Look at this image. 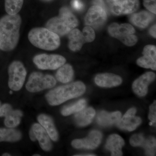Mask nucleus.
<instances>
[{
  "label": "nucleus",
  "mask_w": 156,
  "mask_h": 156,
  "mask_svg": "<svg viewBox=\"0 0 156 156\" xmlns=\"http://www.w3.org/2000/svg\"><path fill=\"white\" fill-rule=\"evenodd\" d=\"M155 77V74L151 72L145 73L140 76L134 81L132 85V89L134 93L140 97L145 96L147 93L149 85Z\"/></svg>",
  "instance_id": "obj_12"
},
{
  "label": "nucleus",
  "mask_w": 156,
  "mask_h": 156,
  "mask_svg": "<svg viewBox=\"0 0 156 156\" xmlns=\"http://www.w3.org/2000/svg\"><path fill=\"white\" fill-rule=\"evenodd\" d=\"M146 150L147 155L154 156L155 154L156 139L154 137L150 136L145 139L142 146Z\"/></svg>",
  "instance_id": "obj_28"
},
{
  "label": "nucleus",
  "mask_w": 156,
  "mask_h": 156,
  "mask_svg": "<svg viewBox=\"0 0 156 156\" xmlns=\"http://www.w3.org/2000/svg\"><path fill=\"white\" fill-rule=\"evenodd\" d=\"M148 118L152 123H156V102L154 101L153 103L150 106L149 114Z\"/></svg>",
  "instance_id": "obj_34"
},
{
  "label": "nucleus",
  "mask_w": 156,
  "mask_h": 156,
  "mask_svg": "<svg viewBox=\"0 0 156 156\" xmlns=\"http://www.w3.org/2000/svg\"><path fill=\"white\" fill-rule=\"evenodd\" d=\"M95 114V110L92 108H84L77 112L75 116V121L78 126H87L92 122Z\"/></svg>",
  "instance_id": "obj_19"
},
{
  "label": "nucleus",
  "mask_w": 156,
  "mask_h": 156,
  "mask_svg": "<svg viewBox=\"0 0 156 156\" xmlns=\"http://www.w3.org/2000/svg\"><path fill=\"white\" fill-rule=\"evenodd\" d=\"M82 33L83 34L86 42L90 43L93 41L95 40V31L91 27L88 26L85 27L83 30Z\"/></svg>",
  "instance_id": "obj_30"
},
{
  "label": "nucleus",
  "mask_w": 156,
  "mask_h": 156,
  "mask_svg": "<svg viewBox=\"0 0 156 156\" xmlns=\"http://www.w3.org/2000/svg\"><path fill=\"white\" fill-rule=\"evenodd\" d=\"M69 48L76 52L80 50L83 45L86 43L82 32L78 29H73L68 34Z\"/></svg>",
  "instance_id": "obj_17"
},
{
  "label": "nucleus",
  "mask_w": 156,
  "mask_h": 156,
  "mask_svg": "<svg viewBox=\"0 0 156 156\" xmlns=\"http://www.w3.org/2000/svg\"><path fill=\"white\" fill-rule=\"evenodd\" d=\"M156 25H154L151 27L150 30L149 32L151 35L154 38H156Z\"/></svg>",
  "instance_id": "obj_38"
},
{
  "label": "nucleus",
  "mask_w": 156,
  "mask_h": 156,
  "mask_svg": "<svg viewBox=\"0 0 156 156\" xmlns=\"http://www.w3.org/2000/svg\"><path fill=\"white\" fill-rule=\"evenodd\" d=\"M124 144L125 141L121 136L118 134H113L108 138L105 148L111 152L112 156H122V149Z\"/></svg>",
  "instance_id": "obj_15"
},
{
  "label": "nucleus",
  "mask_w": 156,
  "mask_h": 156,
  "mask_svg": "<svg viewBox=\"0 0 156 156\" xmlns=\"http://www.w3.org/2000/svg\"><path fill=\"white\" fill-rule=\"evenodd\" d=\"M31 128L42 149L46 151L51 150L52 147V143L50 136L44 128L40 124L37 123L34 124Z\"/></svg>",
  "instance_id": "obj_13"
},
{
  "label": "nucleus",
  "mask_w": 156,
  "mask_h": 156,
  "mask_svg": "<svg viewBox=\"0 0 156 156\" xmlns=\"http://www.w3.org/2000/svg\"><path fill=\"white\" fill-rule=\"evenodd\" d=\"M136 63L140 67L155 70L156 69V60L150 56L144 55L137 59Z\"/></svg>",
  "instance_id": "obj_27"
},
{
  "label": "nucleus",
  "mask_w": 156,
  "mask_h": 156,
  "mask_svg": "<svg viewBox=\"0 0 156 156\" xmlns=\"http://www.w3.org/2000/svg\"><path fill=\"white\" fill-rule=\"evenodd\" d=\"M143 54L150 56L154 59L156 58V48L154 45H147L144 49Z\"/></svg>",
  "instance_id": "obj_32"
},
{
  "label": "nucleus",
  "mask_w": 156,
  "mask_h": 156,
  "mask_svg": "<svg viewBox=\"0 0 156 156\" xmlns=\"http://www.w3.org/2000/svg\"><path fill=\"white\" fill-rule=\"evenodd\" d=\"M106 19L105 9L95 5L91 7L87 12L85 17V23L88 26L98 28L103 25Z\"/></svg>",
  "instance_id": "obj_9"
},
{
  "label": "nucleus",
  "mask_w": 156,
  "mask_h": 156,
  "mask_svg": "<svg viewBox=\"0 0 156 156\" xmlns=\"http://www.w3.org/2000/svg\"><path fill=\"white\" fill-rule=\"evenodd\" d=\"M107 2L113 14L116 15L122 14L121 0H107Z\"/></svg>",
  "instance_id": "obj_29"
},
{
  "label": "nucleus",
  "mask_w": 156,
  "mask_h": 156,
  "mask_svg": "<svg viewBox=\"0 0 156 156\" xmlns=\"http://www.w3.org/2000/svg\"><path fill=\"white\" fill-rule=\"evenodd\" d=\"M40 156L41 155H40V154H34V155L33 156Z\"/></svg>",
  "instance_id": "obj_42"
},
{
  "label": "nucleus",
  "mask_w": 156,
  "mask_h": 156,
  "mask_svg": "<svg viewBox=\"0 0 156 156\" xmlns=\"http://www.w3.org/2000/svg\"><path fill=\"white\" fill-rule=\"evenodd\" d=\"M122 117L120 112L109 113L104 111L101 112L97 117V122L100 126H109L118 122Z\"/></svg>",
  "instance_id": "obj_18"
},
{
  "label": "nucleus",
  "mask_w": 156,
  "mask_h": 156,
  "mask_svg": "<svg viewBox=\"0 0 156 156\" xmlns=\"http://www.w3.org/2000/svg\"><path fill=\"white\" fill-rule=\"evenodd\" d=\"M22 112L19 110L12 109L5 116V124L9 128H14L19 125Z\"/></svg>",
  "instance_id": "obj_23"
},
{
  "label": "nucleus",
  "mask_w": 156,
  "mask_h": 156,
  "mask_svg": "<svg viewBox=\"0 0 156 156\" xmlns=\"http://www.w3.org/2000/svg\"><path fill=\"white\" fill-rule=\"evenodd\" d=\"M38 121L40 125L48 132L50 139L53 141L57 140L58 137V133L51 117L47 115H40L38 117Z\"/></svg>",
  "instance_id": "obj_16"
},
{
  "label": "nucleus",
  "mask_w": 156,
  "mask_h": 156,
  "mask_svg": "<svg viewBox=\"0 0 156 156\" xmlns=\"http://www.w3.org/2000/svg\"><path fill=\"white\" fill-rule=\"evenodd\" d=\"M12 109V106L9 104H5L2 105L0 107V117H5Z\"/></svg>",
  "instance_id": "obj_35"
},
{
  "label": "nucleus",
  "mask_w": 156,
  "mask_h": 156,
  "mask_svg": "<svg viewBox=\"0 0 156 156\" xmlns=\"http://www.w3.org/2000/svg\"><path fill=\"white\" fill-rule=\"evenodd\" d=\"M122 14H131L139 7V0H121Z\"/></svg>",
  "instance_id": "obj_26"
},
{
  "label": "nucleus",
  "mask_w": 156,
  "mask_h": 156,
  "mask_svg": "<svg viewBox=\"0 0 156 156\" xmlns=\"http://www.w3.org/2000/svg\"><path fill=\"white\" fill-rule=\"evenodd\" d=\"M71 5L73 8L77 11H80L83 8V4L80 0H73Z\"/></svg>",
  "instance_id": "obj_36"
},
{
  "label": "nucleus",
  "mask_w": 156,
  "mask_h": 156,
  "mask_svg": "<svg viewBox=\"0 0 156 156\" xmlns=\"http://www.w3.org/2000/svg\"><path fill=\"white\" fill-rule=\"evenodd\" d=\"M73 76L74 71L72 66L69 64H64L59 67L56 75V79L63 83L72 80Z\"/></svg>",
  "instance_id": "obj_21"
},
{
  "label": "nucleus",
  "mask_w": 156,
  "mask_h": 156,
  "mask_svg": "<svg viewBox=\"0 0 156 156\" xmlns=\"http://www.w3.org/2000/svg\"><path fill=\"white\" fill-rule=\"evenodd\" d=\"M95 83L99 87L111 88L119 86L122 80L114 74L103 73L97 75L95 78Z\"/></svg>",
  "instance_id": "obj_14"
},
{
  "label": "nucleus",
  "mask_w": 156,
  "mask_h": 156,
  "mask_svg": "<svg viewBox=\"0 0 156 156\" xmlns=\"http://www.w3.org/2000/svg\"><path fill=\"white\" fill-rule=\"evenodd\" d=\"M93 3L95 5L100 6L105 10V6L103 0H93Z\"/></svg>",
  "instance_id": "obj_37"
},
{
  "label": "nucleus",
  "mask_w": 156,
  "mask_h": 156,
  "mask_svg": "<svg viewBox=\"0 0 156 156\" xmlns=\"http://www.w3.org/2000/svg\"><path fill=\"white\" fill-rule=\"evenodd\" d=\"M145 139L142 134H134L130 138V144L133 147L142 146Z\"/></svg>",
  "instance_id": "obj_31"
},
{
  "label": "nucleus",
  "mask_w": 156,
  "mask_h": 156,
  "mask_svg": "<svg viewBox=\"0 0 156 156\" xmlns=\"http://www.w3.org/2000/svg\"><path fill=\"white\" fill-rule=\"evenodd\" d=\"M2 106V104H1V101H0V107Z\"/></svg>",
  "instance_id": "obj_43"
},
{
  "label": "nucleus",
  "mask_w": 156,
  "mask_h": 156,
  "mask_svg": "<svg viewBox=\"0 0 156 156\" xmlns=\"http://www.w3.org/2000/svg\"><path fill=\"white\" fill-rule=\"evenodd\" d=\"M144 5L150 12L156 14V0H143Z\"/></svg>",
  "instance_id": "obj_33"
},
{
  "label": "nucleus",
  "mask_w": 156,
  "mask_h": 156,
  "mask_svg": "<svg viewBox=\"0 0 156 156\" xmlns=\"http://www.w3.org/2000/svg\"><path fill=\"white\" fill-rule=\"evenodd\" d=\"M2 156H11V155L9 154L5 153V154H3Z\"/></svg>",
  "instance_id": "obj_41"
},
{
  "label": "nucleus",
  "mask_w": 156,
  "mask_h": 156,
  "mask_svg": "<svg viewBox=\"0 0 156 156\" xmlns=\"http://www.w3.org/2000/svg\"><path fill=\"white\" fill-rule=\"evenodd\" d=\"M108 31L111 36L120 40L126 46H134L137 41V37L134 34V29L129 23L119 25L114 23L109 26Z\"/></svg>",
  "instance_id": "obj_5"
},
{
  "label": "nucleus",
  "mask_w": 156,
  "mask_h": 156,
  "mask_svg": "<svg viewBox=\"0 0 156 156\" xmlns=\"http://www.w3.org/2000/svg\"><path fill=\"white\" fill-rule=\"evenodd\" d=\"M23 0H5V9L9 15H15L20 11Z\"/></svg>",
  "instance_id": "obj_25"
},
{
  "label": "nucleus",
  "mask_w": 156,
  "mask_h": 156,
  "mask_svg": "<svg viewBox=\"0 0 156 156\" xmlns=\"http://www.w3.org/2000/svg\"><path fill=\"white\" fill-rule=\"evenodd\" d=\"M75 156H95V155L92 154H86L76 155Z\"/></svg>",
  "instance_id": "obj_40"
},
{
  "label": "nucleus",
  "mask_w": 156,
  "mask_h": 156,
  "mask_svg": "<svg viewBox=\"0 0 156 156\" xmlns=\"http://www.w3.org/2000/svg\"><path fill=\"white\" fill-rule=\"evenodd\" d=\"M8 72L9 88L13 91H19L23 86L26 77L24 66L20 61H14L9 66Z\"/></svg>",
  "instance_id": "obj_7"
},
{
  "label": "nucleus",
  "mask_w": 156,
  "mask_h": 156,
  "mask_svg": "<svg viewBox=\"0 0 156 156\" xmlns=\"http://www.w3.org/2000/svg\"><path fill=\"white\" fill-rule=\"evenodd\" d=\"M154 18L153 15L149 12L142 11L132 14L131 16L130 20L136 26L144 28L148 26Z\"/></svg>",
  "instance_id": "obj_20"
},
{
  "label": "nucleus",
  "mask_w": 156,
  "mask_h": 156,
  "mask_svg": "<svg viewBox=\"0 0 156 156\" xmlns=\"http://www.w3.org/2000/svg\"><path fill=\"white\" fill-rule=\"evenodd\" d=\"M86 105V100L84 99H80L75 103L64 108L62 110V115L66 116L78 112L85 108Z\"/></svg>",
  "instance_id": "obj_24"
},
{
  "label": "nucleus",
  "mask_w": 156,
  "mask_h": 156,
  "mask_svg": "<svg viewBox=\"0 0 156 156\" xmlns=\"http://www.w3.org/2000/svg\"><path fill=\"white\" fill-rule=\"evenodd\" d=\"M78 23L77 19L72 12L66 7H62L58 16L51 18L47 22L46 28L62 36L76 27Z\"/></svg>",
  "instance_id": "obj_3"
},
{
  "label": "nucleus",
  "mask_w": 156,
  "mask_h": 156,
  "mask_svg": "<svg viewBox=\"0 0 156 156\" xmlns=\"http://www.w3.org/2000/svg\"><path fill=\"white\" fill-rule=\"evenodd\" d=\"M21 18L19 14L5 15L0 19V49L10 51L19 41Z\"/></svg>",
  "instance_id": "obj_1"
},
{
  "label": "nucleus",
  "mask_w": 156,
  "mask_h": 156,
  "mask_svg": "<svg viewBox=\"0 0 156 156\" xmlns=\"http://www.w3.org/2000/svg\"><path fill=\"white\" fill-rule=\"evenodd\" d=\"M136 109L130 108L116 123L119 128L129 131H134L141 124V119L139 117L135 116Z\"/></svg>",
  "instance_id": "obj_11"
},
{
  "label": "nucleus",
  "mask_w": 156,
  "mask_h": 156,
  "mask_svg": "<svg viewBox=\"0 0 156 156\" xmlns=\"http://www.w3.org/2000/svg\"><path fill=\"white\" fill-rule=\"evenodd\" d=\"M102 134L100 131H93L89 133L86 138L73 140L72 145L76 148L94 149L100 144Z\"/></svg>",
  "instance_id": "obj_10"
},
{
  "label": "nucleus",
  "mask_w": 156,
  "mask_h": 156,
  "mask_svg": "<svg viewBox=\"0 0 156 156\" xmlns=\"http://www.w3.org/2000/svg\"><path fill=\"white\" fill-rule=\"evenodd\" d=\"M21 138V133L18 130L12 128H0V142H16Z\"/></svg>",
  "instance_id": "obj_22"
},
{
  "label": "nucleus",
  "mask_w": 156,
  "mask_h": 156,
  "mask_svg": "<svg viewBox=\"0 0 156 156\" xmlns=\"http://www.w3.org/2000/svg\"><path fill=\"white\" fill-rule=\"evenodd\" d=\"M28 37L34 46L42 50H56L60 45L59 36L47 28L32 29L29 32Z\"/></svg>",
  "instance_id": "obj_4"
},
{
  "label": "nucleus",
  "mask_w": 156,
  "mask_h": 156,
  "mask_svg": "<svg viewBox=\"0 0 156 156\" xmlns=\"http://www.w3.org/2000/svg\"><path fill=\"white\" fill-rule=\"evenodd\" d=\"M56 84V80L53 76L34 72L30 76L26 87L29 92H35L53 88Z\"/></svg>",
  "instance_id": "obj_6"
},
{
  "label": "nucleus",
  "mask_w": 156,
  "mask_h": 156,
  "mask_svg": "<svg viewBox=\"0 0 156 156\" xmlns=\"http://www.w3.org/2000/svg\"><path fill=\"white\" fill-rule=\"evenodd\" d=\"M29 136L30 139L32 141H35V140H37L34 133L33 130L32 128L30 129V131Z\"/></svg>",
  "instance_id": "obj_39"
},
{
  "label": "nucleus",
  "mask_w": 156,
  "mask_h": 156,
  "mask_svg": "<svg viewBox=\"0 0 156 156\" xmlns=\"http://www.w3.org/2000/svg\"><path fill=\"white\" fill-rule=\"evenodd\" d=\"M86 86L80 81L57 87L46 95V98L51 105H58L66 101L83 95L86 91Z\"/></svg>",
  "instance_id": "obj_2"
},
{
  "label": "nucleus",
  "mask_w": 156,
  "mask_h": 156,
  "mask_svg": "<svg viewBox=\"0 0 156 156\" xmlns=\"http://www.w3.org/2000/svg\"><path fill=\"white\" fill-rule=\"evenodd\" d=\"M33 62L40 69L55 70L64 65L66 59L57 54H41L34 56Z\"/></svg>",
  "instance_id": "obj_8"
}]
</instances>
